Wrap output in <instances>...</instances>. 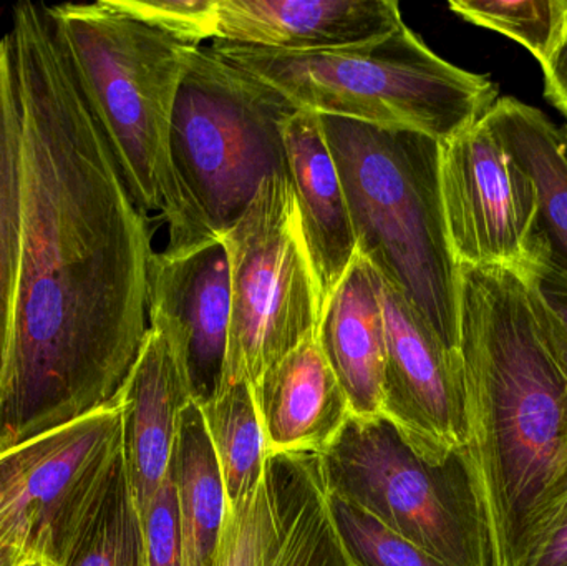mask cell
<instances>
[{
    "label": "cell",
    "instance_id": "9",
    "mask_svg": "<svg viewBox=\"0 0 567 566\" xmlns=\"http://www.w3.org/2000/svg\"><path fill=\"white\" fill-rule=\"evenodd\" d=\"M123 459V404L0 451V528L32 560L65 566L99 515Z\"/></svg>",
    "mask_w": 567,
    "mask_h": 566
},
{
    "label": "cell",
    "instance_id": "8",
    "mask_svg": "<svg viewBox=\"0 0 567 566\" xmlns=\"http://www.w3.org/2000/svg\"><path fill=\"white\" fill-rule=\"evenodd\" d=\"M221 239L231 316L219 388H255L268 369L316 336L320 322L319 286L289 176L266 179Z\"/></svg>",
    "mask_w": 567,
    "mask_h": 566
},
{
    "label": "cell",
    "instance_id": "22",
    "mask_svg": "<svg viewBox=\"0 0 567 566\" xmlns=\"http://www.w3.org/2000/svg\"><path fill=\"white\" fill-rule=\"evenodd\" d=\"M218 459L226 507H235L265 472L266 442L252 385H223L212 398L196 401Z\"/></svg>",
    "mask_w": 567,
    "mask_h": 566
},
{
    "label": "cell",
    "instance_id": "15",
    "mask_svg": "<svg viewBox=\"0 0 567 566\" xmlns=\"http://www.w3.org/2000/svg\"><path fill=\"white\" fill-rule=\"evenodd\" d=\"M281 130L287 172L296 193L322 312L357 256L349 203L320 115L296 110Z\"/></svg>",
    "mask_w": 567,
    "mask_h": 566
},
{
    "label": "cell",
    "instance_id": "31",
    "mask_svg": "<svg viewBox=\"0 0 567 566\" xmlns=\"http://www.w3.org/2000/svg\"><path fill=\"white\" fill-rule=\"evenodd\" d=\"M32 560L12 534L0 528V566H22Z\"/></svg>",
    "mask_w": 567,
    "mask_h": 566
},
{
    "label": "cell",
    "instance_id": "23",
    "mask_svg": "<svg viewBox=\"0 0 567 566\" xmlns=\"http://www.w3.org/2000/svg\"><path fill=\"white\" fill-rule=\"evenodd\" d=\"M449 7L466 22L522 43L542 69L567 37V0H452Z\"/></svg>",
    "mask_w": 567,
    "mask_h": 566
},
{
    "label": "cell",
    "instance_id": "2",
    "mask_svg": "<svg viewBox=\"0 0 567 566\" xmlns=\"http://www.w3.org/2000/svg\"><path fill=\"white\" fill-rule=\"evenodd\" d=\"M466 454L495 566H522L567 502V381L523 276L460 266Z\"/></svg>",
    "mask_w": 567,
    "mask_h": 566
},
{
    "label": "cell",
    "instance_id": "33",
    "mask_svg": "<svg viewBox=\"0 0 567 566\" xmlns=\"http://www.w3.org/2000/svg\"><path fill=\"white\" fill-rule=\"evenodd\" d=\"M561 133H563V138H565L566 153H567V123H565V125L561 126Z\"/></svg>",
    "mask_w": 567,
    "mask_h": 566
},
{
    "label": "cell",
    "instance_id": "30",
    "mask_svg": "<svg viewBox=\"0 0 567 566\" xmlns=\"http://www.w3.org/2000/svg\"><path fill=\"white\" fill-rule=\"evenodd\" d=\"M545 96L567 120V37L551 62L543 66Z\"/></svg>",
    "mask_w": 567,
    "mask_h": 566
},
{
    "label": "cell",
    "instance_id": "5",
    "mask_svg": "<svg viewBox=\"0 0 567 566\" xmlns=\"http://www.w3.org/2000/svg\"><path fill=\"white\" fill-rule=\"evenodd\" d=\"M320 120L346 189L357 251L456 351L460 266L443 216L440 143L336 116Z\"/></svg>",
    "mask_w": 567,
    "mask_h": 566
},
{
    "label": "cell",
    "instance_id": "4",
    "mask_svg": "<svg viewBox=\"0 0 567 566\" xmlns=\"http://www.w3.org/2000/svg\"><path fill=\"white\" fill-rule=\"evenodd\" d=\"M212 47L293 110L420 133L439 143L482 120L499 99L492 76L446 62L406 23L372 42L322 52L226 40H213Z\"/></svg>",
    "mask_w": 567,
    "mask_h": 566
},
{
    "label": "cell",
    "instance_id": "27",
    "mask_svg": "<svg viewBox=\"0 0 567 566\" xmlns=\"http://www.w3.org/2000/svg\"><path fill=\"white\" fill-rule=\"evenodd\" d=\"M523 279L543 344L567 381V279L549 265Z\"/></svg>",
    "mask_w": 567,
    "mask_h": 566
},
{
    "label": "cell",
    "instance_id": "26",
    "mask_svg": "<svg viewBox=\"0 0 567 566\" xmlns=\"http://www.w3.org/2000/svg\"><path fill=\"white\" fill-rule=\"evenodd\" d=\"M116 9L202 45L218 37V0H110Z\"/></svg>",
    "mask_w": 567,
    "mask_h": 566
},
{
    "label": "cell",
    "instance_id": "6",
    "mask_svg": "<svg viewBox=\"0 0 567 566\" xmlns=\"http://www.w3.org/2000/svg\"><path fill=\"white\" fill-rule=\"evenodd\" d=\"M296 110L212 45L193 53L173 110V169L199 228L221 238L266 179L289 176L282 123Z\"/></svg>",
    "mask_w": 567,
    "mask_h": 566
},
{
    "label": "cell",
    "instance_id": "12",
    "mask_svg": "<svg viewBox=\"0 0 567 566\" xmlns=\"http://www.w3.org/2000/svg\"><path fill=\"white\" fill-rule=\"evenodd\" d=\"M146 316L150 325L172 329L185 341L196 401L212 398L221 385L231 316L228 251L223 239L182 253H153Z\"/></svg>",
    "mask_w": 567,
    "mask_h": 566
},
{
    "label": "cell",
    "instance_id": "32",
    "mask_svg": "<svg viewBox=\"0 0 567 566\" xmlns=\"http://www.w3.org/2000/svg\"><path fill=\"white\" fill-rule=\"evenodd\" d=\"M22 566H56L53 564H49V562L43 560H29L27 564H23Z\"/></svg>",
    "mask_w": 567,
    "mask_h": 566
},
{
    "label": "cell",
    "instance_id": "13",
    "mask_svg": "<svg viewBox=\"0 0 567 566\" xmlns=\"http://www.w3.org/2000/svg\"><path fill=\"white\" fill-rule=\"evenodd\" d=\"M116 395L123 404L126 475L142 517L168 475L183 411L196 401L185 341L150 325Z\"/></svg>",
    "mask_w": 567,
    "mask_h": 566
},
{
    "label": "cell",
    "instance_id": "16",
    "mask_svg": "<svg viewBox=\"0 0 567 566\" xmlns=\"http://www.w3.org/2000/svg\"><path fill=\"white\" fill-rule=\"evenodd\" d=\"M252 389L266 454H326L353 415L317 335L268 369Z\"/></svg>",
    "mask_w": 567,
    "mask_h": 566
},
{
    "label": "cell",
    "instance_id": "1",
    "mask_svg": "<svg viewBox=\"0 0 567 566\" xmlns=\"http://www.w3.org/2000/svg\"><path fill=\"white\" fill-rule=\"evenodd\" d=\"M22 110V246L0 451L118 394L146 326L152 239L86 103L47 3L7 33Z\"/></svg>",
    "mask_w": 567,
    "mask_h": 566
},
{
    "label": "cell",
    "instance_id": "11",
    "mask_svg": "<svg viewBox=\"0 0 567 566\" xmlns=\"http://www.w3.org/2000/svg\"><path fill=\"white\" fill-rule=\"evenodd\" d=\"M380 298L386 335L382 418L419 457L443 464L466 445L458 352L383 279Z\"/></svg>",
    "mask_w": 567,
    "mask_h": 566
},
{
    "label": "cell",
    "instance_id": "28",
    "mask_svg": "<svg viewBox=\"0 0 567 566\" xmlns=\"http://www.w3.org/2000/svg\"><path fill=\"white\" fill-rule=\"evenodd\" d=\"M148 566H182V532H179L178 498L172 475L153 495L142 515Z\"/></svg>",
    "mask_w": 567,
    "mask_h": 566
},
{
    "label": "cell",
    "instance_id": "14",
    "mask_svg": "<svg viewBox=\"0 0 567 566\" xmlns=\"http://www.w3.org/2000/svg\"><path fill=\"white\" fill-rule=\"evenodd\" d=\"M402 23L395 0H218L215 40L322 52L372 42Z\"/></svg>",
    "mask_w": 567,
    "mask_h": 566
},
{
    "label": "cell",
    "instance_id": "17",
    "mask_svg": "<svg viewBox=\"0 0 567 566\" xmlns=\"http://www.w3.org/2000/svg\"><path fill=\"white\" fill-rule=\"evenodd\" d=\"M382 279L357 251L339 288L320 312V348L349 398L355 418H382L386 335Z\"/></svg>",
    "mask_w": 567,
    "mask_h": 566
},
{
    "label": "cell",
    "instance_id": "7",
    "mask_svg": "<svg viewBox=\"0 0 567 566\" xmlns=\"http://www.w3.org/2000/svg\"><path fill=\"white\" fill-rule=\"evenodd\" d=\"M327 488L446 566H495L466 449L433 465L383 418L352 415L320 455Z\"/></svg>",
    "mask_w": 567,
    "mask_h": 566
},
{
    "label": "cell",
    "instance_id": "25",
    "mask_svg": "<svg viewBox=\"0 0 567 566\" xmlns=\"http://www.w3.org/2000/svg\"><path fill=\"white\" fill-rule=\"evenodd\" d=\"M330 504L343 544L360 566H446L350 502L330 495Z\"/></svg>",
    "mask_w": 567,
    "mask_h": 566
},
{
    "label": "cell",
    "instance_id": "24",
    "mask_svg": "<svg viewBox=\"0 0 567 566\" xmlns=\"http://www.w3.org/2000/svg\"><path fill=\"white\" fill-rule=\"evenodd\" d=\"M65 566H148L142 517L130 488L125 455L99 515Z\"/></svg>",
    "mask_w": 567,
    "mask_h": 566
},
{
    "label": "cell",
    "instance_id": "10",
    "mask_svg": "<svg viewBox=\"0 0 567 566\" xmlns=\"http://www.w3.org/2000/svg\"><path fill=\"white\" fill-rule=\"evenodd\" d=\"M440 193L456 265L519 276L548 265L535 183L485 116L440 143Z\"/></svg>",
    "mask_w": 567,
    "mask_h": 566
},
{
    "label": "cell",
    "instance_id": "3",
    "mask_svg": "<svg viewBox=\"0 0 567 566\" xmlns=\"http://www.w3.org/2000/svg\"><path fill=\"white\" fill-rule=\"evenodd\" d=\"M56 35L140 212L168 225L163 251L212 241L179 188L169 152L173 110L199 45L116 9L110 0L49 6Z\"/></svg>",
    "mask_w": 567,
    "mask_h": 566
},
{
    "label": "cell",
    "instance_id": "29",
    "mask_svg": "<svg viewBox=\"0 0 567 566\" xmlns=\"http://www.w3.org/2000/svg\"><path fill=\"white\" fill-rule=\"evenodd\" d=\"M522 566H567V502Z\"/></svg>",
    "mask_w": 567,
    "mask_h": 566
},
{
    "label": "cell",
    "instance_id": "21",
    "mask_svg": "<svg viewBox=\"0 0 567 566\" xmlns=\"http://www.w3.org/2000/svg\"><path fill=\"white\" fill-rule=\"evenodd\" d=\"M293 454H266L256 487L226 507L213 566H268L281 542L292 482Z\"/></svg>",
    "mask_w": 567,
    "mask_h": 566
},
{
    "label": "cell",
    "instance_id": "20",
    "mask_svg": "<svg viewBox=\"0 0 567 566\" xmlns=\"http://www.w3.org/2000/svg\"><path fill=\"white\" fill-rule=\"evenodd\" d=\"M22 110L9 37L0 39V378L9 354L22 246Z\"/></svg>",
    "mask_w": 567,
    "mask_h": 566
},
{
    "label": "cell",
    "instance_id": "19",
    "mask_svg": "<svg viewBox=\"0 0 567 566\" xmlns=\"http://www.w3.org/2000/svg\"><path fill=\"white\" fill-rule=\"evenodd\" d=\"M168 472L178 498L182 566H213L225 522L226 492L196 401L183 411Z\"/></svg>",
    "mask_w": 567,
    "mask_h": 566
},
{
    "label": "cell",
    "instance_id": "18",
    "mask_svg": "<svg viewBox=\"0 0 567 566\" xmlns=\"http://www.w3.org/2000/svg\"><path fill=\"white\" fill-rule=\"evenodd\" d=\"M485 120L513 162L535 183L548 265L567 279V153L561 126L515 96H499Z\"/></svg>",
    "mask_w": 567,
    "mask_h": 566
}]
</instances>
